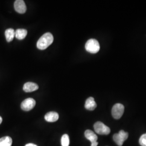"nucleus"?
I'll list each match as a JSON object with an SVG mask.
<instances>
[{"label":"nucleus","mask_w":146,"mask_h":146,"mask_svg":"<svg viewBox=\"0 0 146 146\" xmlns=\"http://www.w3.org/2000/svg\"><path fill=\"white\" fill-rule=\"evenodd\" d=\"M54 37L50 33H46L41 37L37 42V48L40 50H44L52 44Z\"/></svg>","instance_id":"f257e3e1"},{"label":"nucleus","mask_w":146,"mask_h":146,"mask_svg":"<svg viewBox=\"0 0 146 146\" xmlns=\"http://www.w3.org/2000/svg\"><path fill=\"white\" fill-rule=\"evenodd\" d=\"M86 50L91 54H96L99 52L100 46L99 42L94 38H91L87 41L85 44Z\"/></svg>","instance_id":"f03ea898"},{"label":"nucleus","mask_w":146,"mask_h":146,"mask_svg":"<svg viewBox=\"0 0 146 146\" xmlns=\"http://www.w3.org/2000/svg\"><path fill=\"white\" fill-rule=\"evenodd\" d=\"M94 128L95 132L100 135H108L110 133V128L100 121L94 124Z\"/></svg>","instance_id":"7ed1b4c3"},{"label":"nucleus","mask_w":146,"mask_h":146,"mask_svg":"<svg viewBox=\"0 0 146 146\" xmlns=\"http://www.w3.org/2000/svg\"><path fill=\"white\" fill-rule=\"evenodd\" d=\"M125 107L123 104H116L113 107L111 110V114L115 119H119L123 114Z\"/></svg>","instance_id":"20e7f679"},{"label":"nucleus","mask_w":146,"mask_h":146,"mask_svg":"<svg viewBox=\"0 0 146 146\" xmlns=\"http://www.w3.org/2000/svg\"><path fill=\"white\" fill-rule=\"evenodd\" d=\"M36 104V101L33 98H28L21 103V108L24 111H30L33 110Z\"/></svg>","instance_id":"39448f33"},{"label":"nucleus","mask_w":146,"mask_h":146,"mask_svg":"<svg viewBox=\"0 0 146 146\" xmlns=\"http://www.w3.org/2000/svg\"><path fill=\"white\" fill-rule=\"evenodd\" d=\"M14 8L17 13L24 14L27 11V7L23 0H16L14 2Z\"/></svg>","instance_id":"423d86ee"},{"label":"nucleus","mask_w":146,"mask_h":146,"mask_svg":"<svg viewBox=\"0 0 146 146\" xmlns=\"http://www.w3.org/2000/svg\"><path fill=\"white\" fill-rule=\"evenodd\" d=\"M97 107V104L95 102L94 99L93 97H89L86 101L84 107L86 110H94Z\"/></svg>","instance_id":"0eeeda50"},{"label":"nucleus","mask_w":146,"mask_h":146,"mask_svg":"<svg viewBox=\"0 0 146 146\" xmlns=\"http://www.w3.org/2000/svg\"><path fill=\"white\" fill-rule=\"evenodd\" d=\"M38 89V86L37 84L34 82H28L24 84L23 89L26 93H30L35 91Z\"/></svg>","instance_id":"6e6552de"},{"label":"nucleus","mask_w":146,"mask_h":146,"mask_svg":"<svg viewBox=\"0 0 146 146\" xmlns=\"http://www.w3.org/2000/svg\"><path fill=\"white\" fill-rule=\"evenodd\" d=\"M59 118V115L58 113L55 111H50L47 113L44 116V119L47 122H54L58 121Z\"/></svg>","instance_id":"1a4fd4ad"},{"label":"nucleus","mask_w":146,"mask_h":146,"mask_svg":"<svg viewBox=\"0 0 146 146\" xmlns=\"http://www.w3.org/2000/svg\"><path fill=\"white\" fill-rule=\"evenodd\" d=\"M84 136L86 137L87 139L92 142H94V141H97L98 140V136L94 133L93 131L91 130H86L84 132Z\"/></svg>","instance_id":"9d476101"},{"label":"nucleus","mask_w":146,"mask_h":146,"mask_svg":"<svg viewBox=\"0 0 146 146\" xmlns=\"http://www.w3.org/2000/svg\"><path fill=\"white\" fill-rule=\"evenodd\" d=\"M5 36L7 42L12 41L15 36V31L13 28H8L5 31Z\"/></svg>","instance_id":"9b49d317"},{"label":"nucleus","mask_w":146,"mask_h":146,"mask_svg":"<svg viewBox=\"0 0 146 146\" xmlns=\"http://www.w3.org/2000/svg\"><path fill=\"white\" fill-rule=\"evenodd\" d=\"M28 31L25 29H17L15 31V37L18 40L24 39L27 35Z\"/></svg>","instance_id":"f8f14e48"},{"label":"nucleus","mask_w":146,"mask_h":146,"mask_svg":"<svg viewBox=\"0 0 146 146\" xmlns=\"http://www.w3.org/2000/svg\"><path fill=\"white\" fill-rule=\"evenodd\" d=\"M12 139L9 136H4L0 139V146H11Z\"/></svg>","instance_id":"ddd939ff"},{"label":"nucleus","mask_w":146,"mask_h":146,"mask_svg":"<svg viewBox=\"0 0 146 146\" xmlns=\"http://www.w3.org/2000/svg\"><path fill=\"white\" fill-rule=\"evenodd\" d=\"M113 140L115 143L119 146H122V145L124 142L123 140L121 137V136L119 135V134L118 133L115 134L113 135Z\"/></svg>","instance_id":"4468645a"},{"label":"nucleus","mask_w":146,"mask_h":146,"mask_svg":"<svg viewBox=\"0 0 146 146\" xmlns=\"http://www.w3.org/2000/svg\"><path fill=\"white\" fill-rule=\"evenodd\" d=\"M61 145L62 146H69V137L67 134H64L62 136Z\"/></svg>","instance_id":"2eb2a0df"},{"label":"nucleus","mask_w":146,"mask_h":146,"mask_svg":"<svg viewBox=\"0 0 146 146\" xmlns=\"http://www.w3.org/2000/svg\"><path fill=\"white\" fill-rule=\"evenodd\" d=\"M118 134H119V135L121 136V137L123 140V141H125V140L128 139V133L125 132V131H123V130H121V131H120L119 132Z\"/></svg>","instance_id":"dca6fc26"},{"label":"nucleus","mask_w":146,"mask_h":146,"mask_svg":"<svg viewBox=\"0 0 146 146\" xmlns=\"http://www.w3.org/2000/svg\"><path fill=\"white\" fill-rule=\"evenodd\" d=\"M139 143L141 146H146V134L141 135L139 140Z\"/></svg>","instance_id":"f3484780"},{"label":"nucleus","mask_w":146,"mask_h":146,"mask_svg":"<svg viewBox=\"0 0 146 146\" xmlns=\"http://www.w3.org/2000/svg\"><path fill=\"white\" fill-rule=\"evenodd\" d=\"M98 145V142L97 141H94L91 143V146H97Z\"/></svg>","instance_id":"a211bd4d"},{"label":"nucleus","mask_w":146,"mask_h":146,"mask_svg":"<svg viewBox=\"0 0 146 146\" xmlns=\"http://www.w3.org/2000/svg\"><path fill=\"white\" fill-rule=\"evenodd\" d=\"M25 146H37L36 145L34 144V143H28Z\"/></svg>","instance_id":"6ab92c4d"},{"label":"nucleus","mask_w":146,"mask_h":146,"mask_svg":"<svg viewBox=\"0 0 146 146\" xmlns=\"http://www.w3.org/2000/svg\"><path fill=\"white\" fill-rule=\"evenodd\" d=\"M2 122V118L1 116H0V125Z\"/></svg>","instance_id":"aec40b11"}]
</instances>
